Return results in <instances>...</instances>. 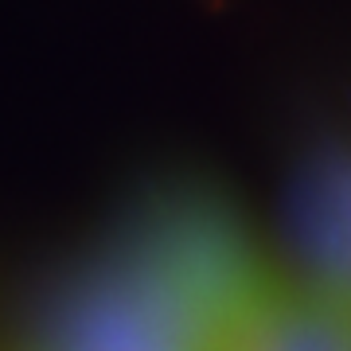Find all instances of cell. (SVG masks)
I'll use <instances>...</instances> for the list:
<instances>
[{"label": "cell", "mask_w": 351, "mask_h": 351, "mask_svg": "<svg viewBox=\"0 0 351 351\" xmlns=\"http://www.w3.org/2000/svg\"><path fill=\"white\" fill-rule=\"evenodd\" d=\"M265 250L215 195L176 191L55 297L32 351H211Z\"/></svg>", "instance_id": "obj_1"}, {"label": "cell", "mask_w": 351, "mask_h": 351, "mask_svg": "<svg viewBox=\"0 0 351 351\" xmlns=\"http://www.w3.org/2000/svg\"><path fill=\"white\" fill-rule=\"evenodd\" d=\"M211 351H351V308L313 293L265 254L223 308Z\"/></svg>", "instance_id": "obj_2"}, {"label": "cell", "mask_w": 351, "mask_h": 351, "mask_svg": "<svg viewBox=\"0 0 351 351\" xmlns=\"http://www.w3.org/2000/svg\"><path fill=\"white\" fill-rule=\"evenodd\" d=\"M285 274L351 308V141H332L301 168L285 219Z\"/></svg>", "instance_id": "obj_3"}]
</instances>
